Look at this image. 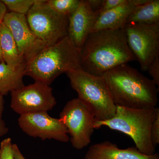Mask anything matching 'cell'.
I'll return each instance as SVG.
<instances>
[{"label":"cell","instance_id":"obj_17","mask_svg":"<svg viewBox=\"0 0 159 159\" xmlns=\"http://www.w3.org/2000/svg\"><path fill=\"white\" fill-rule=\"evenodd\" d=\"M159 23V1L148 0L138 6L129 16L127 24L151 25Z\"/></svg>","mask_w":159,"mask_h":159},{"label":"cell","instance_id":"obj_25","mask_svg":"<svg viewBox=\"0 0 159 159\" xmlns=\"http://www.w3.org/2000/svg\"><path fill=\"white\" fill-rule=\"evenodd\" d=\"M12 149L14 159H26L21 152L16 144H14L12 145Z\"/></svg>","mask_w":159,"mask_h":159},{"label":"cell","instance_id":"obj_27","mask_svg":"<svg viewBox=\"0 0 159 159\" xmlns=\"http://www.w3.org/2000/svg\"><path fill=\"white\" fill-rule=\"evenodd\" d=\"M7 13V9L2 2L0 0V24L3 21L4 16Z\"/></svg>","mask_w":159,"mask_h":159},{"label":"cell","instance_id":"obj_19","mask_svg":"<svg viewBox=\"0 0 159 159\" xmlns=\"http://www.w3.org/2000/svg\"><path fill=\"white\" fill-rule=\"evenodd\" d=\"M10 12L26 15L35 0H1Z\"/></svg>","mask_w":159,"mask_h":159},{"label":"cell","instance_id":"obj_7","mask_svg":"<svg viewBox=\"0 0 159 159\" xmlns=\"http://www.w3.org/2000/svg\"><path fill=\"white\" fill-rule=\"evenodd\" d=\"M60 119L67 129L74 148L79 150L90 144L96 119L80 99L75 98L67 102L60 114Z\"/></svg>","mask_w":159,"mask_h":159},{"label":"cell","instance_id":"obj_5","mask_svg":"<svg viewBox=\"0 0 159 159\" xmlns=\"http://www.w3.org/2000/svg\"><path fill=\"white\" fill-rule=\"evenodd\" d=\"M66 74L78 99L88 107L96 120L105 121L114 116L116 106L102 76L89 74L81 68Z\"/></svg>","mask_w":159,"mask_h":159},{"label":"cell","instance_id":"obj_20","mask_svg":"<svg viewBox=\"0 0 159 159\" xmlns=\"http://www.w3.org/2000/svg\"><path fill=\"white\" fill-rule=\"evenodd\" d=\"M11 139H4L0 144V159H14Z\"/></svg>","mask_w":159,"mask_h":159},{"label":"cell","instance_id":"obj_2","mask_svg":"<svg viewBox=\"0 0 159 159\" xmlns=\"http://www.w3.org/2000/svg\"><path fill=\"white\" fill-rule=\"evenodd\" d=\"M102 76L116 106L136 109L156 107L158 89L136 69L122 65Z\"/></svg>","mask_w":159,"mask_h":159},{"label":"cell","instance_id":"obj_24","mask_svg":"<svg viewBox=\"0 0 159 159\" xmlns=\"http://www.w3.org/2000/svg\"><path fill=\"white\" fill-rule=\"evenodd\" d=\"M3 97L4 96L0 94V137L6 135L9 130L2 119V114L4 109V99Z\"/></svg>","mask_w":159,"mask_h":159},{"label":"cell","instance_id":"obj_11","mask_svg":"<svg viewBox=\"0 0 159 159\" xmlns=\"http://www.w3.org/2000/svg\"><path fill=\"white\" fill-rule=\"evenodd\" d=\"M3 22L11 32L20 54L26 63L46 48L31 31L25 15L7 12Z\"/></svg>","mask_w":159,"mask_h":159},{"label":"cell","instance_id":"obj_8","mask_svg":"<svg viewBox=\"0 0 159 159\" xmlns=\"http://www.w3.org/2000/svg\"><path fill=\"white\" fill-rule=\"evenodd\" d=\"M127 44L142 71L159 57V23L126 24L123 29Z\"/></svg>","mask_w":159,"mask_h":159},{"label":"cell","instance_id":"obj_9","mask_svg":"<svg viewBox=\"0 0 159 159\" xmlns=\"http://www.w3.org/2000/svg\"><path fill=\"white\" fill-rule=\"evenodd\" d=\"M11 108L20 115L47 112L56 105V99L50 86L40 82L11 92Z\"/></svg>","mask_w":159,"mask_h":159},{"label":"cell","instance_id":"obj_16","mask_svg":"<svg viewBox=\"0 0 159 159\" xmlns=\"http://www.w3.org/2000/svg\"><path fill=\"white\" fill-rule=\"evenodd\" d=\"M1 48L3 61L12 67H17L26 63L18 49L11 32L3 21L0 25Z\"/></svg>","mask_w":159,"mask_h":159},{"label":"cell","instance_id":"obj_6","mask_svg":"<svg viewBox=\"0 0 159 159\" xmlns=\"http://www.w3.org/2000/svg\"><path fill=\"white\" fill-rule=\"evenodd\" d=\"M26 16L31 31L46 47L68 36V16L53 10L47 0H35Z\"/></svg>","mask_w":159,"mask_h":159},{"label":"cell","instance_id":"obj_3","mask_svg":"<svg viewBox=\"0 0 159 159\" xmlns=\"http://www.w3.org/2000/svg\"><path fill=\"white\" fill-rule=\"evenodd\" d=\"M80 68V52L67 36L26 63L25 75L50 85L61 74Z\"/></svg>","mask_w":159,"mask_h":159},{"label":"cell","instance_id":"obj_12","mask_svg":"<svg viewBox=\"0 0 159 159\" xmlns=\"http://www.w3.org/2000/svg\"><path fill=\"white\" fill-rule=\"evenodd\" d=\"M99 15L89 0H80L77 9L68 16V36L80 52Z\"/></svg>","mask_w":159,"mask_h":159},{"label":"cell","instance_id":"obj_10","mask_svg":"<svg viewBox=\"0 0 159 159\" xmlns=\"http://www.w3.org/2000/svg\"><path fill=\"white\" fill-rule=\"evenodd\" d=\"M18 124L23 131L33 138L62 142L70 140L68 131L62 121L50 116L47 112L20 115Z\"/></svg>","mask_w":159,"mask_h":159},{"label":"cell","instance_id":"obj_1","mask_svg":"<svg viewBox=\"0 0 159 159\" xmlns=\"http://www.w3.org/2000/svg\"><path fill=\"white\" fill-rule=\"evenodd\" d=\"M80 56L81 69L97 76L136 60L123 29L91 33L80 50Z\"/></svg>","mask_w":159,"mask_h":159},{"label":"cell","instance_id":"obj_14","mask_svg":"<svg viewBox=\"0 0 159 159\" xmlns=\"http://www.w3.org/2000/svg\"><path fill=\"white\" fill-rule=\"evenodd\" d=\"M85 159H159V157L157 153L146 155L134 147L120 149L116 144L105 141L91 145Z\"/></svg>","mask_w":159,"mask_h":159},{"label":"cell","instance_id":"obj_18","mask_svg":"<svg viewBox=\"0 0 159 159\" xmlns=\"http://www.w3.org/2000/svg\"><path fill=\"white\" fill-rule=\"evenodd\" d=\"M80 0H48L47 4L57 13L68 16L77 8Z\"/></svg>","mask_w":159,"mask_h":159},{"label":"cell","instance_id":"obj_13","mask_svg":"<svg viewBox=\"0 0 159 159\" xmlns=\"http://www.w3.org/2000/svg\"><path fill=\"white\" fill-rule=\"evenodd\" d=\"M148 0H125L114 9L101 13L91 30V33L104 30L123 29L132 12Z\"/></svg>","mask_w":159,"mask_h":159},{"label":"cell","instance_id":"obj_26","mask_svg":"<svg viewBox=\"0 0 159 159\" xmlns=\"http://www.w3.org/2000/svg\"><path fill=\"white\" fill-rule=\"evenodd\" d=\"M89 2L94 11H98L102 4V0H89Z\"/></svg>","mask_w":159,"mask_h":159},{"label":"cell","instance_id":"obj_23","mask_svg":"<svg viewBox=\"0 0 159 159\" xmlns=\"http://www.w3.org/2000/svg\"><path fill=\"white\" fill-rule=\"evenodd\" d=\"M151 139L155 148L159 144V113L154 120L151 129Z\"/></svg>","mask_w":159,"mask_h":159},{"label":"cell","instance_id":"obj_21","mask_svg":"<svg viewBox=\"0 0 159 159\" xmlns=\"http://www.w3.org/2000/svg\"><path fill=\"white\" fill-rule=\"evenodd\" d=\"M147 71L155 84L159 86V57H157L148 66Z\"/></svg>","mask_w":159,"mask_h":159},{"label":"cell","instance_id":"obj_28","mask_svg":"<svg viewBox=\"0 0 159 159\" xmlns=\"http://www.w3.org/2000/svg\"><path fill=\"white\" fill-rule=\"evenodd\" d=\"M0 24V25H1ZM3 61L2 57V51L1 48V30H0V62Z\"/></svg>","mask_w":159,"mask_h":159},{"label":"cell","instance_id":"obj_22","mask_svg":"<svg viewBox=\"0 0 159 159\" xmlns=\"http://www.w3.org/2000/svg\"><path fill=\"white\" fill-rule=\"evenodd\" d=\"M125 1V0H102L101 6L98 10L99 14H101L116 8L124 3Z\"/></svg>","mask_w":159,"mask_h":159},{"label":"cell","instance_id":"obj_4","mask_svg":"<svg viewBox=\"0 0 159 159\" xmlns=\"http://www.w3.org/2000/svg\"><path fill=\"white\" fill-rule=\"evenodd\" d=\"M159 113L157 107L136 109L116 106L114 116L105 121L96 120L94 128L106 126L125 134L133 139L140 152L152 155L155 153V148L151 139V129Z\"/></svg>","mask_w":159,"mask_h":159},{"label":"cell","instance_id":"obj_15","mask_svg":"<svg viewBox=\"0 0 159 159\" xmlns=\"http://www.w3.org/2000/svg\"><path fill=\"white\" fill-rule=\"evenodd\" d=\"M26 64L12 67L3 61L0 62V94L7 95L25 85L23 77Z\"/></svg>","mask_w":159,"mask_h":159}]
</instances>
